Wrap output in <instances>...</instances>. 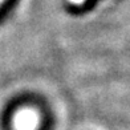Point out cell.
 Wrapping results in <instances>:
<instances>
[{"label":"cell","mask_w":130,"mask_h":130,"mask_svg":"<svg viewBox=\"0 0 130 130\" xmlns=\"http://www.w3.org/2000/svg\"><path fill=\"white\" fill-rule=\"evenodd\" d=\"M36 122H37V117L31 110L23 111L17 117V126L21 130H32L36 126Z\"/></svg>","instance_id":"obj_1"}]
</instances>
